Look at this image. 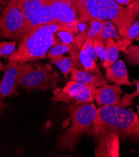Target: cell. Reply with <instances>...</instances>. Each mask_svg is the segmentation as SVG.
Segmentation results:
<instances>
[{"instance_id": "8", "label": "cell", "mask_w": 139, "mask_h": 157, "mask_svg": "<svg viewBox=\"0 0 139 157\" xmlns=\"http://www.w3.org/2000/svg\"><path fill=\"white\" fill-rule=\"evenodd\" d=\"M50 99L53 101L65 103L68 106L93 102L95 100L94 90L86 85L70 81Z\"/></svg>"}, {"instance_id": "2", "label": "cell", "mask_w": 139, "mask_h": 157, "mask_svg": "<svg viewBox=\"0 0 139 157\" xmlns=\"http://www.w3.org/2000/svg\"><path fill=\"white\" fill-rule=\"evenodd\" d=\"M98 139L110 134L139 138V117L131 109L119 105H103L97 111L91 133Z\"/></svg>"}, {"instance_id": "4", "label": "cell", "mask_w": 139, "mask_h": 157, "mask_svg": "<svg viewBox=\"0 0 139 157\" xmlns=\"http://www.w3.org/2000/svg\"><path fill=\"white\" fill-rule=\"evenodd\" d=\"M68 109L71 124L58 140L57 146L62 150L73 151L83 135L91 133L97 109L92 102H87L69 106Z\"/></svg>"}, {"instance_id": "14", "label": "cell", "mask_w": 139, "mask_h": 157, "mask_svg": "<svg viewBox=\"0 0 139 157\" xmlns=\"http://www.w3.org/2000/svg\"><path fill=\"white\" fill-rule=\"evenodd\" d=\"M104 42L105 44V60L102 63L104 68H107L117 60L119 48L117 43L113 38H108Z\"/></svg>"}, {"instance_id": "21", "label": "cell", "mask_w": 139, "mask_h": 157, "mask_svg": "<svg viewBox=\"0 0 139 157\" xmlns=\"http://www.w3.org/2000/svg\"><path fill=\"white\" fill-rule=\"evenodd\" d=\"M15 41H3L0 43V58H6L13 54L15 51Z\"/></svg>"}, {"instance_id": "7", "label": "cell", "mask_w": 139, "mask_h": 157, "mask_svg": "<svg viewBox=\"0 0 139 157\" xmlns=\"http://www.w3.org/2000/svg\"><path fill=\"white\" fill-rule=\"evenodd\" d=\"M24 25V17L17 0H10L0 17V35L10 40H20Z\"/></svg>"}, {"instance_id": "27", "label": "cell", "mask_w": 139, "mask_h": 157, "mask_svg": "<svg viewBox=\"0 0 139 157\" xmlns=\"http://www.w3.org/2000/svg\"><path fill=\"white\" fill-rule=\"evenodd\" d=\"M5 106V105L3 103V101H0V113H1L3 111Z\"/></svg>"}, {"instance_id": "29", "label": "cell", "mask_w": 139, "mask_h": 157, "mask_svg": "<svg viewBox=\"0 0 139 157\" xmlns=\"http://www.w3.org/2000/svg\"><path fill=\"white\" fill-rule=\"evenodd\" d=\"M135 40H137L138 41H139V33H138V34L137 35V37L135 38Z\"/></svg>"}, {"instance_id": "30", "label": "cell", "mask_w": 139, "mask_h": 157, "mask_svg": "<svg viewBox=\"0 0 139 157\" xmlns=\"http://www.w3.org/2000/svg\"><path fill=\"white\" fill-rule=\"evenodd\" d=\"M137 109H138V115H139V105H137Z\"/></svg>"}, {"instance_id": "23", "label": "cell", "mask_w": 139, "mask_h": 157, "mask_svg": "<svg viewBox=\"0 0 139 157\" xmlns=\"http://www.w3.org/2000/svg\"><path fill=\"white\" fill-rule=\"evenodd\" d=\"M92 39H93V42H94V46L97 55L102 61V63H103L105 60V46L104 44V41L100 37H97Z\"/></svg>"}, {"instance_id": "10", "label": "cell", "mask_w": 139, "mask_h": 157, "mask_svg": "<svg viewBox=\"0 0 139 157\" xmlns=\"http://www.w3.org/2000/svg\"><path fill=\"white\" fill-rule=\"evenodd\" d=\"M25 63L10 61L4 68V75L0 85V100H2L14 93L18 86V78L24 70Z\"/></svg>"}, {"instance_id": "19", "label": "cell", "mask_w": 139, "mask_h": 157, "mask_svg": "<svg viewBox=\"0 0 139 157\" xmlns=\"http://www.w3.org/2000/svg\"><path fill=\"white\" fill-rule=\"evenodd\" d=\"M75 44V43H74ZM73 44H56L53 45L48 53L47 56L50 59L55 58L63 55L64 53L70 52L73 48Z\"/></svg>"}, {"instance_id": "6", "label": "cell", "mask_w": 139, "mask_h": 157, "mask_svg": "<svg viewBox=\"0 0 139 157\" xmlns=\"http://www.w3.org/2000/svg\"><path fill=\"white\" fill-rule=\"evenodd\" d=\"M60 80L58 74L48 65L34 66L26 63L18 78V86L28 90H50L55 88Z\"/></svg>"}, {"instance_id": "15", "label": "cell", "mask_w": 139, "mask_h": 157, "mask_svg": "<svg viewBox=\"0 0 139 157\" xmlns=\"http://www.w3.org/2000/svg\"><path fill=\"white\" fill-rule=\"evenodd\" d=\"M79 48V61L80 62L83 69L92 74L102 75L98 70L96 62L91 58L86 50L82 45L77 46Z\"/></svg>"}, {"instance_id": "17", "label": "cell", "mask_w": 139, "mask_h": 157, "mask_svg": "<svg viewBox=\"0 0 139 157\" xmlns=\"http://www.w3.org/2000/svg\"><path fill=\"white\" fill-rule=\"evenodd\" d=\"M139 33V19L134 21L132 25L130 26L129 31L127 36L125 38H122V39L117 42L118 48L120 51L125 52V50L130 45L131 43L133 40L135 39L137 35Z\"/></svg>"}, {"instance_id": "20", "label": "cell", "mask_w": 139, "mask_h": 157, "mask_svg": "<svg viewBox=\"0 0 139 157\" xmlns=\"http://www.w3.org/2000/svg\"><path fill=\"white\" fill-rule=\"evenodd\" d=\"M104 20H90V26L87 33H84V35L87 37L94 38L100 37L101 31L103 27V23Z\"/></svg>"}, {"instance_id": "18", "label": "cell", "mask_w": 139, "mask_h": 157, "mask_svg": "<svg viewBox=\"0 0 139 157\" xmlns=\"http://www.w3.org/2000/svg\"><path fill=\"white\" fill-rule=\"evenodd\" d=\"M100 37L103 40L108 38H113L119 41L122 39V36L118 33L116 26L110 20H105L103 23V27Z\"/></svg>"}, {"instance_id": "9", "label": "cell", "mask_w": 139, "mask_h": 157, "mask_svg": "<svg viewBox=\"0 0 139 157\" xmlns=\"http://www.w3.org/2000/svg\"><path fill=\"white\" fill-rule=\"evenodd\" d=\"M52 17L56 22L72 29L76 33L80 23L77 11L72 3L61 1L50 3Z\"/></svg>"}, {"instance_id": "11", "label": "cell", "mask_w": 139, "mask_h": 157, "mask_svg": "<svg viewBox=\"0 0 139 157\" xmlns=\"http://www.w3.org/2000/svg\"><path fill=\"white\" fill-rule=\"evenodd\" d=\"M123 91L117 85H108L98 87L94 90V97L98 106L119 105L123 106L120 96Z\"/></svg>"}, {"instance_id": "31", "label": "cell", "mask_w": 139, "mask_h": 157, "mask_svg": "<svg viewBox=\"0 0 139 157\" xmlns=\"http://www.w3.org/2000/svg\"><path fill=\"white\" fill-rule=\"evenodd\" d=\"M138 2H139V0H138Z\"/></svg>"}, {"instance_id": "26", "label": "cell", "mask_w": 139, "mask_h": 157, "mask_svg": "<svg viewBox=\"0 0 139 157\" xmlns=\"http://www.w3.org/2000/svg\"><path fill=\"white\" fill-rule=\"evenodd\" d=\"M49 2H61V1H64V2H68L70 3L73 4V0H48Z\"/></svg>"}, {"instance_id": "28", "label": "cell", "mask_w": 139, "mask_h": 157, "mask_svg": "<svg viewBox=\"0 0 139 157\" xmlns=\"http://www.w3.org/2000/svg\"><path fill=\"white\" fill-rule=\"evenodd\" d=\"M4 69V67H3V64H2V63L0 61V71H1L2 70H3ZM0 85H1V81H0ZM0 101H2V100H0Z\"/></svg>"}, {"instance_id": "22", "label": "cell", "mask_w": 139, "mask_h": 157, "mask_svg": "<svg viewBox=\"0 0 139 157\" xmlns=\"http://www.w3.org/2000/svg\"><path fill=\"white\" fill-rule=\"evenodd\" d=\"M124 52L132 65H139V46L130 45Z\"/></svg>"}, {"instance_id": "16", "label": "cell", "mask_w": 139, "mask_h": 157, "mask_svg": "<svg viewBox=\"0 0 139 157\" xmlns=\"http://www.w3.org/2000/svg\"><path fill=\"white\" fill-rule=\"evenodd\" d=\"M51 63L56 65L62 72L63 75L67 78L69 73L73 68H77L75 62L70 57H66L63 55L50 59Z\"/></svg>"}, {"instance_id": "1", "label": "cell", "mask_w": 139, "mask_h": 157, "mask_svg": "<svg viewBox=\"0 0 139 157\" xmlns=\"http://www.w3.org/2000/svg\"><path fill=\"white\" fill-rule=\"evenodd\" d=\"M73 4L80 23L92 20H110L123 38L127 36L130 26L139 14L138 0L126 7L118 5L115 0H73Z\"/></svg>"}, {"instance_id": "24", "label": "cell", "mask_w": 139, "mask_h": 157, "mask_svg": "<svg viewBox=\"0 0 139 157\" xmlns=\"http://www.w3.org/2000/svg\"><path fill=\"white\" fill-rule=\"evenodd\" d=\"M133 83L136 85V91L130 94L125 93L124 96L121 99V101L123 107H126L131 105L133 102V99L139 96V80H135L133 82Z\"/></svg>"}, {"instance_id": "3", "label": "cell", "mask_w": 139, "mask_h": 157, "mask_svg": "<svg viewBox=\"0 0 139 157\" xmlns=\"http://www.w3.org/2000/svg\"><path fill=\"white\" fill-rule=\"evenodd\" d=\"M66 27L68 26L56 21L40 26L22 40L17 50L9 56V60L25 63L45 58L51 47L57 44L55 33Z\"/></svg>"}, {"instance_id": "5", "label": "cell", "mask_w": 139, "mask_h": 157, "mask_svg": "<svg viewBox=\"0 0 139 157\" xmlns=\"http://www.w3.org/2000/svg\"><path fill=\"white\" fill-rule=\"evenodd\" d=\"M17 1L24 17V25L21 40L40 26L55 21L51 11V2L48 0Z\"/></svg>"}, {"instance_id": "12", "label": "cell", "mask_w": 139, "mask_h": 157, "mask_svg": "<svg viewBox=\"0 0 139 157\" xmlns=\"http://www.w3.org/2000/svg\"><path fill=\"white\" fill-rule=\"evenodd\" d=\"M70 73V81L86 85L94 90L108 83L102 75L92 74L85 70L73 68Z\"/></svg>"}, {"instance_id": "25", "label": "cell", "mask_w": 139, "mask_h": 157, "mask_svg": "<svg viewBox=\"0 0 139 157\" xmlns=\"http://www.w3.org/2000/svg\"><path fill=\"white\" fill-rule=\"evenodd\" d=\"M115 1L118 4L122 6H129L131 5L135 0H115Z\"/></svg>"}, {"instance_id": "13", "label": "cell", "mask_w": 139, "mask_h": 157, "mask_svg": "<svg viewBox=\"0 0 139 157\" xmlns=\"http://www.w3.org/2000/svg\"><path fill=\"white\" fill-rule=\"evenodd\" d=\"M105 77L109 82L119 86H132L129 80L127 67L121 59L117 60L112 65L106 68Z\"/></svg>"}]
</instances>
